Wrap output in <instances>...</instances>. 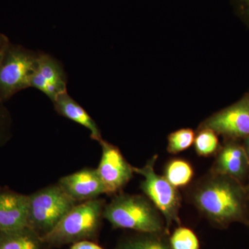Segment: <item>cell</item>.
I'll list each match as a JSON object with an SVG mask.
<instances>
[{"label":"cell","mask_w":249,"mask_h":249,"mask_svg":"<svg viewBox=\"0 0 249 249\" xmlns=\"http://www.w3.org/2000/svg\"><path fill=\"white\" fill-rule=\"evenodd\" d=\"M11 114L4 103H0V147L3 146L11 137Z\"/></svg>","instance_id":"20"},{"label":"cell","mask_w":249,"mask_h":249,"mask_svg":"<svg viewBox=\"0 0 249 249\" xmlns=\"http://www.w3.org/2000/svg\"><path fill=\"white\" fill-rule=\"evenodd\" d=\"M211 173L230 177L243 183L249 175V159L243 145L227 140L215 155Z\"/></svg>","instance_id":"10"},{"label":"cell","mask_w":249,"mask_h":249,"mask_svg":"<svg viewBox=\"0 0 249 249\" xmlns=\"http://www.w3.org/2000/svg\"><path fill=\"white\" fill-rule=\"evenodd\" d=\"M157 155L150 159L142 168L134 167V173L143 178L141 183V188L145 196L155 205L164 219L167 232L174 224L181 226L179 209L181 196L178 188L174 187L165 178L155 172Z\"/></svg>","instance_id":"5"},{"label":"cell","mask_w":249,"mask_h":249,"mask_svg":"<svg viewBox=\"0 0 249 249\" xmlns=\"http://www.w3.org/2000/svg\"><path fill=\"white\" fill-rule=\"evenodd\" d=\"M42 237L29 227L0 231V249H47Z\"/></svg>","instance_id":"14"},{"label":"cell","mask_w":249,"mask_h":249,"mask_svg":"<svg viewBox=\"0 0 249 249\" xmlns=\"http://www.w3.org/2000/svg\"><path fill=\"white\" fill-rule=\"evenodd\" d=\"M199 127L213 129L227 140H238L249 136V93L240 101L206 119Z\"/></svg>","instance_id":"8"},{"label":"cell","mask_w":249,"mask_h":249,"mask_svg":"<svg viewBox=\"0 0 249 249\" xmlns=\"http://www.w3.org/2000/svg\"><path fill=\"white\" fill-rule=\"evenodd\" d=\"M1 188H0V191H1Z\"/></svg>","instance_id":"26"},{"label":"cell","mask_w":249,"mask_h":249,"mask_svg":"<svg viewBox=\"0 0 249 249\" xmlns=\"http://www.w3.org/2000/svg\"><path fill=\"white\" fill-rule=\"evenodd\" d=\"M58 184L62 191L77 203L91 200L106 194L96 169L84 168L63 177Z\"/></svg>","instance_id":"11"},{"label":"cell","mask_w":249,"mask_h":249,"mask_svg":"<svg viewBox=\"0 0 249 249\" xmlns=\"http://www.w3.org/2000/svg\"><path fill=\"white\" fill-rule=\"evenodd\" d=\"M171 249H199L200 244L197 236L189 228L178 226L169 238Z\"/></svg>","instance_id":"18"},{"label":"cell","mask_w":249,"mask_h":249,"mask_svg":"<svg viewBox=\"0 0 249 249\" xmlns=\"http://www.w3.org/2000/svg\"><path fill=\"white\" fill-rule=\"evenodd\" d=\"M70 249H106L91 240H83L72 244Z\"/></svg>","instance_id":"21"},{"label":"cell","mask_w":249,"mask_h":249,"mask_svg":"<svg viewBox=\"0 0 249 249\" xmlns=\"http://www.w3.org/2000/svg\"><path fill=\"white\" fill-rule=\"evenodd\" d=\"M68 78L61 62L45 52H37L35 69L30 80V88H35L53 103L67 92Z\"/></svg>","instance_id":"9"},{"label":"cell","mask_w":249,"mask_h":249,"mask_svg":"<svg viewBox=\"0 0 249 249\" xmlns=\"http://www.w3.org/2000/svg\"><path fill=\"white\" fill-rule=\"evenodd\" d=\"M196 133L190 128H183L175 131L168 137L167 151L177 155L188 150L194 143Z\"/></svg>","instance_id":"19"},{"label":"cell","mask_w":249,"mask_h":249,"mask_svg":"<svg viewBox=\"0 0 249 249\" xmlns=\"http://www.w3.org/2000/svg\"><path fill=\"white\" fill-rule=\"evenodd\" d=\"M106 202L99 197L78 203L53 230L42 237L47 247H60L83 240L93 241L101 227Z\"/></svg>","instance_id":"3"},{"label":"cell","mask_w":249,"mask_h":249,"mask_svg":"<svg viewBox=\"0 0 249 249\" xmlns=\"http://www.w3.org/2000/svg\"><path fill=\"white\" fill-rule=\"evenodd\" d=\"M77 204L58 183L42 188L29 196L28 227L42 237Z\"/></svg>","instance_id":"4"},{"label":"cell","mask_w":249,"mask_h":249,"mask_svg":"<svg viewBox=\"0 0 249 249\" xmlns=\"http://www.w3.org/2000/svg\"><path fill=\"white\" fill-rule=\"evenodd\" d=\"M29 196L9 189L0 191V231L28 227Z\"/></svg>","instance_id":"12"},{"label":"cell","mask_w":249,"mask_h":249,"mask_svg":"<svg viewBox=\"0 0 249 249\" xmlns=\"http://www.w3.org/2000/svg\"><path fill=\"white\" fill-rule=\"evenodd\" d=\"M242 4H243L244 6H245L246 10H247V12L249 14V0H241Z\"/></svg>","instance_id":"24"},{"label":"cell","mask_w":249,"mask_h":249,"mask_svg":"<svg viewBox=\"0 0 249 249\" xmlns=\"http://www.w3.org/2000/svg\"><path fill=\"white\" fill-rule=\"evenodd\" d=\"M195 171L193 165L183 159H172L165 166V178L174 187L184 188L191 183L194 178Z\"/></svg>","instance_id":"15"},{"label":"cell","mask_w":249,"mask_h":249,"mask_svg":"<svg viewBox=\"0 0 249 249\" xmlns=\"http://www.w3.org/2000/svg\"><path fill=\"white\" fill-rule=\"evenodd\" d=\"M99 143L102 156L96 171L106 194H117L133 178L134 167L125 160L119 147L103 139Z\"/></svg>","instance_id":"7"},{"label":"cell","mask_w":249,"mask_h":249,"mask_svg":"<svg viewBox=\"0 0 249 249\" xmlns=\"http://www.w3.org/2000/svg\"><path fill=\"white\" fill-rule=\"evenodd\" d=\"M37 52L10 42L0 60V103L30 88Z\"/></svg>","instance_id":"6"},{"label":"cell","mask_w":249,"mask_h":249,"mask_svg":"<svg viewBox=\"0 0 249 249\" xmlns=\"http://www.w3.org/2000/svg\"><path fill=\"white\" fill-rule=\"evenodd\" d=\"M244 148L245 149V151L247 152V156L249 159V136L247 138L244 139L243 144Z\"/></svg>","instance_id":"23"},{"label":"cell","mask_w":249,"mask_h":249,"mask_svg":"<svg viewBox=\"0 0 249 249\" xmlns=\"http://www.w3.org/2000/svg\"><path fill=\"white\" fill-rule=\"evenodd\" d=\"M190 199L203 215L219 227L248 222V192L243 183L230 177L211 172L193 186Z\"/></svg>","instance_id":"1"},{"label":"cell","mask_w":249,"mask_h":249,"mask_svg":"<svg viewBox=\"0 0 249 249\" xmlns=\"http://www.w3.org/2000/svg\"><path fill=\"white\" fill-rule=\"evenodd\" d=\"M217 135L213 129L199 127L193 143L198 156L209 157L217 154L221 146Z\"/></svg>","instance_id":"17"},{"label":"cell","mask_w":249,"mask_h":249,"mask_svg":"<svg viewBox=\"0 0 249 249\" xmlns=\"http://www.w3.org/2000/svg\"><path fill=\"white\" fill-rule=\"evenodd\" d=\"M166 235L139 232L121 241L116 249H171Z\"/></svg>","instance_id":"16"},{"label":"cell","mask_w":249,"mask_h":249,"mask_svg":"<svg viewBox=\"0 0 249 249\" xmlns=\"http://www.w3.org/2000/svg\"><path fill=\"white\" fill-rule=\"evenodd\" d=\"M246 188H247V192H248V193H249V183L248 186L246 187Z\"/></svg>","instance_id":"25"},{"label":"cell","mask_w":249,"mask_h":249,"mask_svg":"<svg viewBox=\"0 0 249 249\" xmlns=\"http://www.w3.org/2000/svg\"><path fill=\"white\" fill-rule=\"evenodd\" d=\"M54 109L60 116L83 126L90 132V137L98 142L103 140L98 124L84 108L71 98L68 93L59 96L53 103Z\"/></svg>","instance_id":"13"},{"label":"cell","mask_w":249,"mask_h":249,"mask_svg":"<svg viewBox=\"0 0 249 249\" xmlns=\"http://www.w3.org/2000/svg\"><path fill=\"white\" fill-rule=\"evenodd\" d=\"M103 217L115 229L145 233H167L164 219L145 196L116 195L105 206Z\"/></svg>","instance_id":"2"},{"label":"cell","mask_w":249,"mask_h":249,"mask_svg":"<svg viewBox=\"0 0 249 249\" xmlns=\"http://www.w3.org/2000/svg\"><path fill=\"white\" fill-rule=\"evenodd\" d=\"M10 44L9 38L4 34H0V60Z\"/></svg>","instance_id":"22"}]
</instances>
